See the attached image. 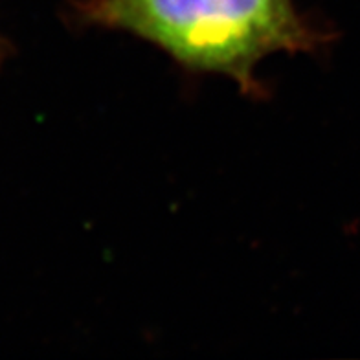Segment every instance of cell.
Segmentation results:
<instances>
[{
    "label": "cell",
    "instance_id": "1",
    "mask_svg": "<svg viewBox=\"0 0 360 360\" xmlns=\"http://www.w3.org/2000/svg\"><path fill=\"white\" fill-rule=\"evenodd\" d=\"M79 26L125 32L202 74L232 79L263 98L259 63L274 53H314L329 34L300 13L294 0H76Z\"/></svg>",
    "mask_w": 360,
    "mask_h": 360
}]
</instances>
